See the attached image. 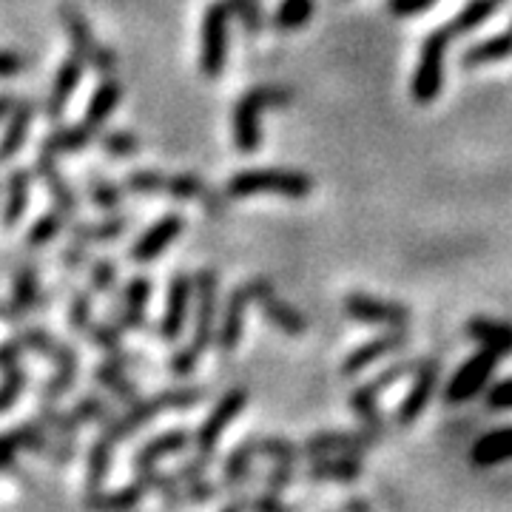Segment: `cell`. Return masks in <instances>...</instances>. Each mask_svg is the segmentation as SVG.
Wrapping results in <instances>:
<instances>
[{"mask_svg":"<svg viewBox=\"0 0 512 512\" xmlns=\"http://www.w3.org/2000/svg\"><path fill=\"white\" fill-rule=\"evenodd\" d=\"M63 231V214L60 211H49V214H43L40 220L29 228V248H40V245H46V242H52Z\"/></svg>","mask_w":512,"mask_h":512,"instance_id":"obj_40","label":"cell"},{"mask_svg":"<svg viewBox=\"0 0 512 512\" xmlns=\"http://www.w3.org/2000/svg\"><path fill=\"white\" fill-rule=\"evenodd\" d=\"M109 447L111 441L103 439L92 450V467H89V484H92V487H97V484L103 481V476H106V467H109Z\"/></svg>","mask_w":512,"mask_h":512,"instance_id":"obj_46","label":"cell"},{"mask_svg":"<svg viewBox=\"0 0 512 512\" xmlns=\"http://www.w3.org/2000/svg\"><path fill=\"white\" fill-rule=\"evenodd\" d=\"M231 18H237V0H214L202 15L200 72L208 80H217L225 72Z\"/></svg>","mask_w":512,"mask_h":512,"instance_id":"obj_3","label":"cell"},{"mask_svg":"<svg viewBox=\"0 0 512 512\" xmlns=\"http://www.w3.org/2000/svg\"><path fill=\"white\" fill-rule=\"evenodd\" d=\"M69 322H72L74 330H89V325H92V299L86 293H74Z\"/></svg>","mask_w":512,"mask_h":512,"instance_id":"obj_43","label":"cell"},{"mask_svg":"<svg viewBox=\"0 0 512 512\" xmlns=\"http://www.w3.org/2000/svg\"><path fill=\"white\" fill-rule=\"evenodd\" d=\"M126 188L134 194H160V191H165V174H160V171H131L126 177Z\"/></svg>","mask_w":512,"mask_h":512,"instance_id":"obj_41","label":"cell"},{"mask_svg":"<svg viewBox=\"0 0 512 512\" xmlns=\"http://www.w3.org/2000/svg\"><path fill=\"white\" fill-rule=\"evenodd\" d=\"M185 228V220L180 214H168L163 220H157L151 228H148L143 237L137 239L128 251V259L131 262H151L157 256L163 254L165 248L180 237V231Z\"/></svg>","mask_w":512,"mask_h":512,"instance_id":"obj_15","label":"cell"},{"mask_svg":"<svg viewBox=\"0 0 512 512\" xmlns=\"http://www.w3.org/2000/svg\"><path fill=\"white\" fill-rule=\"evenodd\" d=\"M191 299H194V285H191V276L185 271H177L171 279V291H168V302H165L163 322H160V333L163 339L174 342L185 328V319L191 311Z\"/></svg>","mask_w":512,"mask_h":512,"instance_id":"obj_14","label":"cell"},{"mask_svg":"<svg viewBox=\"0 0 512 512\" xmlns=\"http://www.w3.org/2000/svg\"><path fill=\"white\" fill-rule=\"evenodd\" d=\"M251 302V291H248V282L239 285L237 291L228 296L225 302V313H222L220 322V336H217V345L222 353H234L242 339V322H245V308Z\"/></svg>","mask_w":512,"mask_h":512,"instance_id":"obj_20","label":"cell"},{"mask_svg":"<svg viewBox=\"0 0 512 512\" xmlns=\"http://www.w3.org/2000/svg\"><path fill=\"white\" fill-rule=\"evenodd\" d=\"M473 464L478 467H493L498 461H510L512 458V427L507 430H493L484 439L473 444Z\"/></svg>","mask_w":512,"mask_h":512,"instance_id":"obj_29","label":"cell"},{"mask_svg":"<svg viewBox=\"0 0 512 512\" xmlns=\"http://www.w3.org/2000/svg\"><path fill=\"white\" fill-rule=\"evenodd\" d=\"M467 333L484 350H493L498 356L512 353V325H507V322H495V319H487V316H473L467 322Z\"/></svg>","mask_w":512,"mask_h":512,"instance_id":"obj_22","label":"cell"},{"mask_svg":"<svg viewBox=\"0 0 512 512\" xmlns=\"http://www.w3.org/2000/svg\"><path fill=\"white\" fill-rule=\"evenodd\" d=\"M362 476V464L350 456H333L316 461L311 470H308V478L311 481H356Z\"/></svg>","mask_w":512,"mask_h":512,"instance_id":"obj_30","label":"cell"},{"mask_svg":"<svg viewBox=\"0 0 512 512\" xmlns=\"http://www.w3.org/2000/svg\"><path fill=\"white\" fill-rule=\"evenodd\" d=\"M12 305L23 313L40 305V288H37V274L32 265L18 268L15 282H12Z\"/></svg>","mask_w":512,"mask_h":512,"instance_id":"obj_34","label":"cell"},{"mask_svg":"<svg viewBox=\"0 0 512 512\" xmlns=\"http://www.w3.org/2000/svg\"><path fill=\"white\" fill-rule=\"evenodd\" d=\"M439 362L436 359H430V362H421L416 367V382L410 387V393L404 396L402 407H399V424H413V421L419 419L421 413H424V407L430 404L433 399V390H436V384H439Z\"/></svg>","mask_w":512,"mask_h":512,"instance_id":"obj_16","label":"cell"},{"mask_svg":"<svg viewBox=\"0 0 512 512\" xmlns=\"http://www.w3.org/2000/svg\"><path fill=\"white\" fill-rule=\"evenodd\" d=\"M97 140H100V148L111 157H131L140 151V140L131 131H103Z\"/></svg>","mask_w":512,"mask_h":512,"instance_id":"obj_39","label":"cell"},{"mask_svg":"<svg viewBox=\"0 0 512 512\" xmlns=\"http://www.w3.org/2000/svg\"><path fill=\"white\" fill-rule=\"evenodd\" d=\"M120 100H123V83L120 80H103L100 86H97V92L92 94V100H89V106H86V126L92 128V131H100L103 123L109 120L114 109L120 106Z\"/></svg>","mask_w":512,"mask_h":512,"instance_id":"obj_23","label":"cell"},{"mask_svg":"<svg viewBox=\"0 0 512 512\" xmlns=\"http://www.w3.org/2000/svg\"><path fill=\"white\" fill-rule=\"evenodd\" d=\"M94 131L86 123H80V126H69V128H57L52 131L46 140H43V151H49V154H74V151H80V148H86L92 143Z\"/></svg>","mask_w":512,"mask_h":512,"instance_id":"obj_31","label":"cell"},{"mask_svg":"<svg viewBox=\"0 0 512 512\" xmlns=\"http://www.w3.org/2000/svg\"><path fill=\"white\" fill-rule=\"evenodd\" d=\"M89 279H92L94 291H111L114 282H117V265L109 262V259H100V262H94L92 265Z\"/></svg>","mask_w":512,"mask_h":512,"instance_id":"obj_45","label":"cell"},{"mask_svg":"<svg viewBox=\"0 0 512 512\" xmlns=\"http://www.w3.org/2000/svg\"><path fill=\"white\" fill-rule=\"evenodd\" d=\"M222 512H239V507H225V510Z\"/></svg>","mask_w":512,"mask_h":512,"instance_id":"obj_58","label":"cell"},{"mask_svg":"<svg viewBox=\"0 0 512 512\" xmlns=\"http://www.w3.org/2000/svg\"><path fill=\"white\" fill-rule=\"evenodd\" d=\"M512 57V29L507 32H498V35L487 37V40H478L473 46L464 49L461 55V63L467 69L473 66H484V63H495V60H507Z\"/></svg>","mask_w":512,"mask_h":512,"instance_id":"obj_26","label":"cell"},{"mask_svg":"<svg viewBox=\"0 0 512 512\" xmlns=\"http://www.w3.org/2000/svg\"><path fill=\"white\" fill-rule=\"evenodd\" d=\"M23 72V57L15 52H0V77H15Z\"/></svg>","mask_w":512,"mask_h":512,"instance_id":"obj_54","label":"cell"},{"mask_svg":"<svg viewBox=\"0 0 512 512\" xmlns=\"http://www.w3.org/2000/svg\"><path fill=\"white\" fill-rule=\"evenodd\" d=\"M148 487H151V484H148V478H143L140 484L128 487V490H123V493L92 498V501H89V510H128V507H134V504L143 498V493H146Z\"/></svg>","mask_w":512,"mask_h":512,"instance_id":"obj_36","label":"cell"},{"mask_svg":"<svg viewBox=\"0 0 512 512\" xmlns=\"http://www.w3.org/2000/svg\"><path fill=\"white\" fill-rule=\"evenodd\" d=\"M23 387H26V373L20 367H9L6 370V379H3V387H0V413L18 402Z\"/></svg>","mask_w":512,"mask_h":512,"instance_id":"obj_42","label":"cell"},{"mask_svg":"<svg viewBox=\"0 0 512 512\" xmlns=\"http://www.w3.org/2000/svg\"><path fill=\"white\" fill-rule=\"evenodd\" d=\"M60 20H63L66 35L72 37L74 55L80 57L83 63H89L94 72L100 74H111L117 69V55L97 40V35L92 32V23L83 18V12L74 3L60 6Z\"/></svg>","mask_w":512,"mask_h":512,"instance_id":"obj_5","label":"cell"},{"mask_svg":"<svg viewBox=\"0 0 512 512\" xmlns=\"http://www.w3.org/2000/svg\"><path fill=\"white\" fill-rule=\"evenodd\" d=\"M29 183H32V177H29V171H23V168H15L12 174H9V183H6V205H3V228H15L20 220H23V214H26V208H29Z\"/></svg>","mask_w":512,"mask_h":512,"instance_id":"obj_24","label":"cell"},{"mask_svg":"<svg viewBox=\"0 0 512 512\" xmlns=\"http://www.w3.org/2000/svg\"><path fill=\"white\" fill-rule=\"evenodd\" d=\"M18 456V444L12 436H0V470H12Z\"/></svg>","mask_w":512,"mask_h":512,"instance_id":"obj_53","label":"cell"},{"mask_svg":"<svg viewBox=\"0 0 512 512\" xmlns=\"http://www.w3.org/2000/svg\"><path fill=\"white\" fill-rule=\"evenodd\" d=\"M217 271L202 268L197 274V288H194V299H197V325H194V345L191 348L202 353L211 345L214 336V313H217Z\"/></svg>","mask_w":512,"mask_h":512,"instance_id":"obj_13","label":"cell"},{"mask_svg":"<svg viewBox=\"0 0 512 512\" xmlns=\"http://www.w3.org/2000/svg\"><path fill=\"white\" fill-rule=\"evenodd\" d=\"M439 0H384V9L396 18H410V15H421L427 9H433Z\"/></svg>","mask_w":512,"mask_h":512,"instance_id":"obj_44","label":"cell"},{"mask_svg":"<svg viewBox=\"0 0 512 512\" xmlns=\"http://www.w3.org/2000/svg\"><path fill=\"white\" fill-rule=\"evenodd\" d=\"M15 103H18V100H15L12 94H0V120L9 117V111L15 109Z\"/></svg>","mask_w":512,"mask_h":512,"instance_id":"obj_56","label":"cell"},{"mask_svg":"<svg viewBox=\"0 0 512 512\" xmlns=\"http://www.w3.org/2000/svg\"><path fill=\"white\" fill-rule=\"evenodd\" d=\"M248 291H251V302H256L262 308V313L268 316V322H274L282 333L296 336V333H305L308 330L305 316L296 311V308H291L288 302H282L276 288L268 279H251L248 282Z\"/></svg>","mask_w":512,"mask_h":512,"instance_id":"obj_9","label":"cell"},{"mask_svg":"<svg viewBox=\"0 0 512 512\" xmlns=\"http://www.w3.org/2000/svg\"><path fill=\"white\" fill-rule=\"evenodd\" d=\"M504 3H507V0H470V3L458 12L456 18L447 20V32H450L453 37L476 32L478 26L493 18L495 12H498Z\"/></svg>","mask_w":512,"mask_h":512,"instance_id":"obj_28","label":"cell"},{"mask_svg":"<svg viewBox=\"0 0 512 512\" xmlns=\"http://www.w3.org/2000/svg\"><path fill=\"white\" fill-rule=\"evenodd\" d=\"M251 510L254 512H299L288 507V504H282L276 495H262V498H254L251 501Z\"/></svg>","mask_w":512,"mask_h":512,"instance_id":"obj_52","label":"cell"},{"mask_svg":"<svg viewBox=\"0 0 512 512\" xmlns=\"http://www.w3.org/2000/svg\"><path fill=\"white\" fill-rule=\"evenodd\" d=\"M293 94L285 86H256L248 89L234 106V143L239 151L251 154L262 143V111L288 106Z\"/></svg>","mask_w":512,"mask_h":512,"instance_id":"obj_2","label":"cell"},{"mask_svg":"<svg viewBox=\"0 0 512 512\" xmlns=\"http://www.w3.org/2000/svg\"><path fill=\"white\" fill-rule=\"evenodd\" d=\"M202 399L200 387H180V390H168L163 396H154L148 402H140L134 410H128L126 416L120 421H114L106 433V441H117L128 436L134 427L146 424L148 419H154L157 413H165V410H180V407H188V404H197Z\"/></svg>","mask_w":512,"mask_h":512,"instance_id":"obj_6","label":"cell"},{"mask_svg":"<svg viewBox=\"0 0 512 512\" xmlns=\"http://www.w3.org/2000/svg\"><path fill=\"white\" fill-rule=\"evenodd\" d=\"M407 345V336H404L402 328H393L382 333V336H376V339H370L365 342L362 348H356L350 353L348 359H345V367H342V373L345 376H356V373H362L365 367H370L376 359H382L387 353H396V350H402Z\"/></svg>","mask_w":512,"mask_h":512,"instance_id":"obj_17","label":"cell"},{"mask_svg":"<svg viewBox=\"0 0 512 512\" xmlns=\"http://www.w3.org/2000/svg\"><path fill=\"white\" fill-rule=\"evenodd\" d=\"M35 171L40 174V180L46 183V188L52 191L57 211H60L63 217H69V220H72L74 214H77V197H74L72 185L66 183V177L60 174V168H57L55 163V154H49V151H43V148H40Z\"/></svg>","mask_w":512,"mask_h":512,"instance_id":"obj_19","label":"cell"},{"mask_svg":"<svg viewBox=\"0 0 512 512\" xmlns=\"http://www.w3.org/2000/svg\"><path fill=\"white\" fill-rule=\"evenodd\" d=\"M97 379L106 384L114 396H120V399H126V402H134V399H137V387H134V382H128L126 376H123V367L117 365V362L100 365Z\"/></svg>","mask_w":512,"mask_h":512,"instance_id":"obj_37","label":"cell"},{"mask_svg":"<svg viewBox=\"0 0 512 512\" xmlns=\"http://www.w3.org/2000/svg\"><path fill=\"white\" fill-rule=\"evenodd\" d=\"M32 114H35V106L29 100H18L15 109L9 111V123H6V131L0 137V165L9 163L20 148L26 146L29 126H32Z\"/></svg>","mask_w":512,"mask_h":512,"instance_id":"obj_21","label":"cell"},{"mask_svg":"<svg viewBox=\"0 0 512 512\" xmlns=\"http://www.w3.org/2000/svg\"><path fill=\"white\" fill-rule=\"evenodd\" d=\"M120 325L114 328V325H89V336L94 339V345H100V348L106 350H117L120 348Z\"/></svg>","mask_w":512,"mask_h":512,"instance_id":"obj_47","label":"cell"},{"mask_svg":"<svg viewBox=\"0 0 512 512\" xmlns=\"http://www.w3.org/2000/svg\"><path fill=\"white\" fill-rule=\"evenodd\" d=\"M311 191V174L293 171V168H251V171L234 174L225 185V194L234 200L251 197V194H279L288 200H305L311 197Z\"/></svg>","mask_w":512,"mask_h":512,"instance_id":"obj_1","label":"cell"},{"mask_svg":"<svg viewBox=\"0 0 512 512\" xmlns=\"http://www.w3.org/2000/svg\"><path fill=\"white\" fill-rule=\"evenodd\" d=\"M197 359H200V353L194 348H183L180 353H174V359H171V373H177V376H188L194 367H197Z\"/></svg>","mask_w":512,"mask_h":512,"instance_id":"obj_49","label":"cell"},{"mask_svg":"<svg viewBox=\"0 0 512 512\" xmlns=\"http://www.w3.org/2000/svg\"><path fill=\"white\" fill-rule=\"evenodd\" d=\"M510 29H512V20H510Z\"/></svg>","mask_w":512,"mask_h":512,"instance_id":"obj_59","label":"cell"},{"mask_svg":"<svg viewBox=\"0 0 512 512\" xmlns=\"http://www.w3.org/2000/svg\"><path fill=\"white\" fill-rule=\"evenodd\" d=\"M313 18V0H282L274 15L276 32H296L302 26H308V20Z\"/></svg>","mask_w":512,"mask_h":512,"instance_id":"obj_32","label":"cell"},{"mask_svg":"<svg viewBox=\"0 0 512 512\" xmlns=\"http://www.w3.org/2000/svg\"><path fill=\"white\" fill-rule=\"evenodd\" d=\"M83 60L77 55L66 57L63 63H60V69H57L55 77V86H52V92L46 97V117L49 120H57L63 109L69 106V100H72V94L77 92V86H80V77H83Z\"/></svg>","mask_w":512,"mask_h":512,"instance_id":"obj_18","label":"cell"},{"mask_svg":"<svg viewBox=\"0 0 512 512\" xmlns=\"http://www.w3.org/2000/svg\"><path fill=\"white\" fill-rule=\"evenodd\" d=\"M128 220L126 217H111L106 222H94V225H74L72 237L77 242H109V239H117L126 234Z\"/></svg>","mask_w":512,"mask_h":512,"instance_id":"obj_35","label":"cell"},{"mask_svg":"<svg viewBox=\"0 0 512 512\" xmlns=\"http://www.w3.org/2000/svg\"><path fill=\"white\" fill-rule=\"evenodd\" d=\"M345 311L350 319L362 322V325H384V328H404L410 311L399 302H384L370 293H350L345 299Z\"/></svg>","mask_w":512,"mask_h":512,"instance_id":"obj_10","label":"cell"},{"mask_svg":"<svg viewBox=\"0 0 512 512\" xmlns=\"http://www.w3.org/2000/svg\"><path fill=\"white\" fill-rule=\"evenodd\" d=\"M185 444H188L185 430H171V433H165V436H160V439L151 441L146 450L134 458V467L146 473V470H151V467H154V461H157V458L168 456V453H177V450H183Z\"/></svg>","mask_w":512,"mask_h":512,"instance_id":"obj_33","label":"cell"},{"mask_svg":"<svg viewBox=\"0 0 512 512\" xmlns=\"http://www.w3.org/2000/svg\"><path fill=\"white\" fill-rule=\"evenodd\" d=\"M495 365H498V353H493V350L481 348L478 353H473L464 365L458 367L456 376L450 379L444 399L450 404L470 402L473 396L481 393V387L490 382Z\"/></svg>","mask_w":512,"mask_h":512,"instance_id":"obj_8","label":"cell"},{"mask_svg":"<svg viewBox=\"0 0 512 512\" xmlns=\"http://www.w3.org/2000/svg\"><path fill=\"white\" fill-rule=\"evenodd\" d=\"M72 416L77 419V424L89 419H106V404L100 402V399H83V402L72 410Z\"/></svg>","mask_w":512,"mask_h":512,"instance_id":"obj_48","label":"cell"},{"mask_svg":"<svg viewBox=\"0 0 512 512\" xmlns=\"http://www.w3.org/2000/svg\"><path fill=\"white\" fill-rule=\"evenodd\" d=\"M245 404H248V390H245V387H234V390H228V393L222 396L220 404L214 407V413L202 421L200 433H197V447H200L202 456L208 458V453L217 447V441H220V436L225 433V427L245 410Z\"/></svg>","mask_w":512,"mask_h":512,"instance_id":"obj_12","label":"cell"},{"mask_svg":"<svg viewBox=\"0 0 512 512\" xmlns=\"http://www.w3.org/2000/svg\"><path fill=\"white\" fill-rule=\"evenodd\" d=\"M20 348H29L35 350V353H43V356H49V359H55L57 373L55 379L49 382V390H46V396L49 399H57V396H63L74 382V370H77V356H74L72 348H66V345H60L57 339H52L49 333H43V330H26V333H20Z\"/></svg>","mask_w":512,"mask_h":512,"instance_id":"obj_7","label":"cell"},{"mask_svg":"<svg viewBox=\"0 0 512 512\" xmlns=\"http://www.w3.org/2000/svg\"><path fill=\"white\" fill-rule=\"evenodd\" d=\"M151 282L146 276H134L123 291V311H120V328H140L146 319Z\"/></svg>","mask_w":512,"mask_h":512,"instance_id":"obj_27","label":"cell"},{"mask_svg":"<svg viewBox=\"0 0 512 512\" xmlns=\"http://www.w3.org/2000/svg\"><path fill=\"white\" fill-rule=\"evenodd\" d=\"M291 481H293V470H291V464H288V461H282V464H279L276 470H271V473H268V484H271V490H274V493L285 490V487H288Z\"/></svg>","mask_w":512,"mask_h":512,"instance_id":"obj_51","label":"cell"},{"mask_svg":"<svg viewBox=\"0 0 512 512\" xmlns=\"http://www.w3.org/2000/svg\"><path fill=\"white\" fill-rule=\"evenodd\" d=\"M345 510H348V512H370V507H367L362 498H350L348 507H345Z\"/></svg>","mask_w":512,"mask_h":512,"instance_id":"obj_57","label":"cell"},{"mask_svg":"<svg viewBox=\"0 0 512 512\" xmlns=\"http://www.w3.org/2000/svg\"><path fill=\"white\" fill-rule=\"evenodd\" d=\"M83 256H86V251H83V242H77V239H74L72 245H66V251H63V262H69V265H80V262H83Z\"/></svg>","mask_w":512,"mask_h":512,"instance_id":"obj_55","label":"cell"},{"mask_svg":"<svg viewBox=\"0 0 512 512\" xmlns=\"http://www.w3.org/2000/svg\"><path fill=\"white\" fill-rule=\"evenodd\" d=\"M450 40L453 35L447 32V26H441V29H433L421 43L419 66L410 83V94L419 106H430L439 100L441 86H444V55H447Z\"/></svg>","mask_w":512,"mask_h":512,"instance_id":"obj_4","label":"cell"},{"mask_svg":"<svg viewBox=\"0 0 512 512\" xmlns=\"http://www.w3.org/2000/svg\"><path fill=\"white\" fill-rule=\"evenodd\" d=\"M373 439L365 436V433H319V436H311V439L305 441L299 450L305 453V456H316V453H359V450H365L370 447Z\"/></svg>","mask_w":512,"mask_h":512,"instance_id":"obj_25","label":"cell"},{"mask_svg":"<svg viewBox=\"0 0 512 512\" xmlns=\"http://www.w3.org/2000/svg\"><path fill=\"white\" fill-rule=\"evenodd\" d=\"M487 404H490L493 410H510L512 407V379H507V382H501L498 387H493V393H490Z\"/></svg>","mask_w":512,"mask_h":512,"instance_id":"obj_50","label":"cell"},{"mask_svg":"<svg viewBox=\"0 0 512 512\" xmlns=\"http://www.w3.org/2000/svg\"><path fill=\"white\" fill-rule=\"evenodd\" d=\"M89 194H92V200L97 202V208H103V211H117L120 202H123L120 188L111 183V180H106L103 174H92V177H89Z\"/></svg>","mask_w":512,"mask_h":512,"instance_id":"obj_38","label":"cell"},{"mask_svg":"<svg viewBox=\"0 0 512 512\" xmlns=\"http://www.w3.org/2000/svg\"><path fill=\"white\" fill-rule=\"evenodd\" d=\"M416 362H396V365H390L387 370H382L373 382H367L365 387H359L353 396H350V407L356 410V416L370 424L373 430H379L382 427V416H379V393H382L384 387H390L393 382H399L402 376H407L410 370H416Z\"/></svg>","mask_w":512,"mask_h":512,"instance_id":"obj_11","label":"cell"}]
</instances>
